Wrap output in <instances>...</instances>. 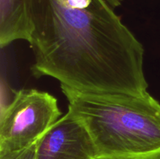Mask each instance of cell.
I'll use <instances>...</instances> for the list:
<instances>
[{
    "mask_svg": "<svg viewBox=\"0 0 160 159\" xmlns=\"http://www.w3.org/2000/svg\"><path fill=\"white\" fill-rule=\"evenodd\" d=\"M36 78L93 93L142 94L145 49L106 0H31Z\"/></svg>",
    "mask_w": 160,
    "mask_h": 159,
    "instance_id": "1",
    "label": "cell"
},
{
    "mask_svg": "<svg viewBox=\"0 0 160 159\" xmlns=\"http://www.w3.org/2000/svg\"><path fill=\"white\" fill-rule=\"evenodd\" d=\"M62 116L57 99L36 89L14 91L0 116V154L20 151L37 142Z\"/></svg>",
    "mask_w": 160,
    "mask_h": 159,
    "instance_id": "3",
    "label": "cell"
},
{
    "mask_svg": "<svg viewBox=\"0 0 160 159\" xmlns=\"http://www.w3.org/2000/svg\"><path fill=\"white\" fill-rule=\"evenodd\" d=\"M106 1L107 2L113 9H115V8L118 7V6H120V5H121L123 0H106Z\"/></svg>",
    "mask_w": 160,
    "mask_h": 159,
    "instance_id": "7",
    "label": "cell"
},
{
    "mask_svg": "<svg viewBox=\"0 0 160 159\" xmlns=\"http://www.w3.org/2000/svg\"><path fill=\"white\" fill-rule=\"evenodd\" d=\"M34 31L31 0H0V46L17 40L30 42Z\"/></svg>",
    "mask_w": 160,
    "mask_h": 159,
    "instance_id": "5",
    "label": "cell"
},
{
    "mask_svg": "<svg viewBox=\"0 0 160 159\" xmlns=\"http://www.w3.org/2000/svg\"><path fill=\"white\" fill-rule=\"evenodd\" d=\"M37 143L38 141L20 151L0 154V159H37Z\"/></svg>",
    "mask_w": 160,
    "mask_h": 159,
    "instance_id": "6",
    "label": "cell"
},
{
    "mask_svg": "<svg viewBox=\"0 0 160 159\" xmlns=\"http://www.w3.org/2000/svg\"><path fill=\"white\" fill-rule=\"evenodd\" d=\"M37 159H98L90 135L68 112L38 140Z\"/></svg>",
    "mask_w": 160,
    "mask_h": 159,
    "instance_id": "4",
    "label": "cell"
},
{
    "mask_svg": "<svg viewBox=\"0 0 160 159\" xmlns=\"http://www.w3.org/2000/svg\"><path fill=\"white\" fill-rule=\"evenodd\" d=\"M60 87L68 112L88 131L98 159H160V103L148 91L135 95Z\"/></svg>",
    "mask_w": 160,
    "mask_h": 159,
    "instance_id": "2",
    "label": "cell"
}]
</instances>
